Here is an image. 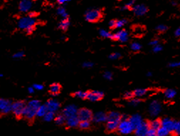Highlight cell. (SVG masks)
Returning <instances> with one entry per match:
<instances>
[{"instance_id": "obj_1", "label": "cell", "mask_w": 180, "mask_h": 136, "mask_svg": "<svg viewBox=\"0 0 180 136\" xmlns=\"http://www.w3.org/2000/svg\"><path fill=\"white\" fill-rule=\"evenodd\" d=\"M37 23L36 17H32L28 14L21 17L17 22V27L19 29L25 32L26 34H30L34 32L35 27Z\"/></svg>"}, {"instance_id": "obj_2", "label": "cell", "mask_w": 180, "mask_h": 136, "mask_svg": "<svg viewBox=\"0 0 180 136\" xmlns=\"http://www.w3.org/2000/svg\"><path fill=\"white\" fill-rule=\"evenodd\" d=\"M41 105V101L36 99L31 100L26 104L22 117L28 120H32L36 117V111Z\"/></svg>"}, {"instance_id": "obj_3", "label": "cell", "mask_w": 180, "mask_h": 136, "mask_svg": "<svg viewBox=\"0 0 180 136\" xmlns=\"http://www.w3.org/2000/svg\"><path fill=\"white\" fill-rule=\"evenodd\" d=\"M122 116L117 111H111L107 114L106 120V129L109 132L117 130L118 124Z\"/></svg>"}, {"instance_id": "obj_4", "label": "cell", "mask_w": 180, "mask_h": 136, "mask_svg": "<svg viewBox=\"0 0 180 136\" xmlns=\"http://www.w3.org/2000/svg\"><path fill=\"white\" fill-rule=\"evenodd\" d=\"M117 130L122 135H128L133 132L134 128L129 122V118L127 116L121 118V120H120L119 124H118Z\"/></svg>"}, {"instance_id": "obj_5", "label": "cell", "mask_w": 180, "mask_h": 136, "mask_svg": "<svg viewBox=\"0 0 180 136\" xmlns=\"http://www.w3.org/2000/svg\"><path fill=\"white\" fill-rule=\"evenodd\" d=\"M102 18V12L98 9H90L85 14V20L89 22H96Z\"/></svg>"}, {"instance_id": "obj_6", "label": "cell", "mask_w": 180, "mask_h": 136, "mask_svg": "<svg viewBox=\"0 0 180 136\" xmlns=\"http://www.w3.org/2000/svg\"><path fill=\"white\" fill-rule=\"evenodd\" d=\"M26 103L23 100H17L12 103V112L17 118L22 117L24 111Z\"/></svg>"}, {"instance_id": "obj_7", "label": "cell", "mask_w": 180, "mask_h": 136, "mask_svg": "<svg viewBox=\"0 0 180 136\" xmlns=\"http://www.w3.org/2000/svg\"><path fill=\"white\" fill-rule=\"evenodd\" d=\"M148 111L152 117H157L162 111V105L159 100H152L149 105Z\"/></svg>"}, {"instance_id": "obj_8", "label": "cell", "mask_w": 180, "mask_h": 136, "mask_svg": "<svg viewBox=\"0 0 180 136\" xmlns=\"http://www.w3.org/2000/svg\"><path fill=\"white\" fill-rule=\"evenodd\" d=\"M12 103L10 100L0 98V114L6 115L12 112Z\"/></svg>"}, {"instance_id": "obj_9", "label": "cell", "mask_w": 180, "mask_h": 136, "mask_svg": "<svg viewBox=\"0 0 180 136\" xmlns=\"http://www.w3.org/2000/svg\"><path fill=\"white\" fill-rule=\"evenodd\" d=\"M34 5L33 0H21L19 3V10L21 13L29 12Z\"/></svg>"}, {"instance_id": "obj_10", "label": "cell", "mask_w": 180, "mask_h": 136, "mask_svg": "<svg viewBox=\"0 0 180 136\" xmlns=\"http://www.w3.org/2000/svg\"><path fill=\"white\" fill-rule=\"evenodd\" d=\"M78 107L76 106V105L71 104L69 105V106H66L63 109L62 113L63 115L65 116L66 118L71 117V116H75L78 115Z\"/></svg>"}, {"instance_id": "obj_11", "label": "cell", "mask_w": 180, "mask_h": 136, "mask_svg": "<svg viewBox=\"0 0 180 136\" xmlns=\"http://www.w3.org/2000/svg\"><path fill=\"white\" fill-rule=\"evenodd\" d=\"M93 113L88 108H81L78 110V117L79 120H91L93 118Z\"/></svg>"}, {"instance_id": "obj_12", "label": "cell", "mask_w": 180, "mask_h": 136, "mask_svg": "<svg viewBox=\"0 0 180 136\" xmlns=\"http://www.w3.org/2000/svg\"><path fill=\"white\" fill-rule=\"evenodd\" d=\"M149 128H150V126H149V122H146L143 120V122H142L139 126L137 127L134 131H135V134L136 135L145 136L147 135V133H148Z\"/></svg>"}, {"instance_id": "obj_13", "label": "cell", "mask_w": 180, "mask_h": 136, "mask_svg": "<svg viewBox=\"0 0 180 136\" xmlns=\"http://www.w3.org/2000/svg\"><path fill=\"white\" fill-rule=\"evenodd\" d=\"M129 36L128 33L126 30H120L115 34H113V40H116L118 41H120L121 43H126L128 41Z\"/></svg>"}, {"instance_id": "obj_14", "label": "cell", "mask_w": 180, "mask_h": 136, "mask_svg": "<svg viewBox=\"0 0 180 136\" xmlns=\"http://www.w3.org/2000/svg\"><path fill=\"white\" fill-rule=\"evenodd\" d=\"M103 96H104V93L102 91H92L88 92L86 98L92 102H96L101 100L103 98Z\"/></svg>"}, {"instance_id": "obj_15", "label": "cell", "mask_w": 180, "mask_h": 136, "mask_svg": "<svg viewBox=\"0 0 180 136\" xmlns=\"http://www.w3.org/2000/svg\"><path fill=\"white\" fill-rule=\"evenodd\" d=\"M48 111L56 113L60 109L61 104L58 100L56 99H50L45 104Z\"/></svg>"}, {"instance_id": "obj_16", "label": "cell", "mask_w": 180, "mask_h": 136, "mask_svg": "<svg viewBox=\"0 0 180 136\" xmlns=\"http://www.w3.org/2000/svg\"><path fill=\"white\" fill-rule=\"evenodd\" d=\"M175 121L170 118H164L161 120V126L164 127L170 133H174Z\"/></svg>"}, {"instance_id": "obj_17", "label": "cell", "mask_w": 180, "mask_h": 136, "mask_svg": "<svg viewBox=\"0 0 180 136\" xmlns=\"http://www.w3.org/2000/svg\"><path fill=\"white\" fill-rule=\"evenodd\" d=\"M132 8L134 14L137 17L144 16L148 11V7L144 4H137V5H134Z\"/></svg>"}, {"instance_id": "obj_18", "label": "cell", "mask_w": 180, "mask_h": 136, "mask_svg": "<svg viewBox=\"0 0 180 136\" xmlns=\"http://www.w3.org/2000/svg\"><path fill=\"white\" fill-rule=\"evenodd\" d=\"M129 120L133 127L134 130H135V129L137 128V127L139 126L143 122V119H142V116L139 115V114H134V115H132L129 118Z\"/></svg>"}, {"instance_id": "obj_19", "label": "cell", "mask_w": 180, "mask_h": 136, "mask_svg": "<svg viewBox=\"0 0 180 136\" xmlns=\"http://www.w3.org/2000/svg\"><path fill=\"white\" fill-rule=\"evenodd\" d=\"M107 115L104 112L100 111L96 113L94 115H93L92 120L96 123H100L106 122L107 120Z\"/></svg>"}, {"instance_id": "obj_20", "label": "cell", "mask_w": 180, "mask_h": 136, "mask_svg": "<svg viewBox=\"0 0 180 136\" xmlns=\"http://www.w3.org/2000/svg\"><path fill=\"white\" fill-rule=\"evenodd\" d=\"M80 120L78 119V115L75 116H71V117L66 118V125L68 128H76V127H78V124Z\"/></svg>"}, {"instance_id": "obj_21", "label": "cell", "mask_w": 180, "mask_h": 136, "mask_svg": "<svg viewBox=\"0 0 180 136\" xmlns=\"http://www.w3.org/2000/svg\"><path fill=\"white\" fill-rule=\"evenodd\" d=\"M61 90V85L58 84L57 83H52V84L49 86V93H51V95L53 96H56L60 93Z\"/></svg>"}, {"instance_id": "obj_22", "label": "cell", "mask_w": 180, "mask_h": 136, "mask_svg": "<svg viewBox=\"0 0 180 136\" xmlns=\"http://www.w3.org/2000/svg\"><path fill=\"white\" fill-rule=\"evenodd\" d=\"M177 95V91L174 89H167L164 91V96L167 99L170 100L173 99Z\"/></svg>"}, {"instance_id": "obj_23", "label": "cell", "mask_w": 180, "mask_h": 136, "mask_svg": "<svg viewBox=\"0 0 180 136\" xmlns=\"http://www.w3.org/2000/svg\"><path fill=\"white\" fill-rule=\"evenodd\" d=\"M148 91L145 89H137L133 91L134 97L142 98L148 93Z\"/></svg>"}, {"instance_id": "obj_24", "label": "cell", "mask_w": 180, "mask_h": 136, "mask_svg": "<svg viewBox=\"0 0 180 136\" xmlns=\"http://www.w3.org/2000/svg\"><path fill=\"white\" fill-rule=\"evenodd\" d=\"M57 14L58 15L59 17H61L62 19H68L69 17V14H68L66 9L65 7H63V6H61L58 7L56 10Z\"/></svg>"}, {"instance_id": "obj_25", "label": "cell", "mask_w": 180, "mask_h": 136, "mask_svg": "<svg viewBox=\"0 0 180 136\" xmlns=\"http://www.w3.org/2000/svg\"><path fill=\"white\" fill-rule=\"evenodd\" d=\"M54 121L58 126H63L66 123V117L63 115V113L58 114L55 116Z\"/></svg>"}, {"instance_id": "obj_26", "label": "cell", "mask_w": 180, "mask_h": 136, "mask_svg": "<svg viewBox=\"0 0 180 136\" xmlns=\"http://www.w3.org/2000/svg\"><path fill=\"white\" fill-rule=\"evenodd\" d=\"M48 109L46 106V105H41L39 107V108L37 109L36 111V117L39 118H43L45 115V114L47 113Z\"/></svg>"}, {"instance_id": "obj_27", "label": "cell", "mask_w": 180, "mask_h": 136, "mask_svg": "<svg viewBox=\"0 0 180 136\" xmlns=\"http://www.w3.org/2000/svg\"><path fill=\"white\" fill-rule=\"evenodd\" d=\"M70 27V21L69 19H62L58 24V28L63 31L67 30Z\"/></svg>"}, {"instance_id": "obj_28", "label": "cell", "mask_w": 180, "mask_h": 136, "mask_svg": "<svg viewBox=\"0 0 180 136\" xmlns=\"http://www.w3.org/2000/svg\"><path fill=\"white\" fill-rule=\"evenodd\" d=\"M149 126H150V128L157 130L158 128L161 127V120L155 119L153 120H151L150 122H149Z\"/></svg>"}, {"instance_id": "obj_29", "label": "cell", "mask_w": 180, "mask_h": 136, "mask_svg": "<svg viewBox=\"0 0 180 136\" xmlns=\"http://www.w3.org/2000/svg\"><path fill=\"white\" fill-rule=\"evenodd\" d=\"M55 116H56V113L48 111L47 113H46L45 115L43 117V119L44 121L49 123V122L53 121V120H54Z\"/></svg>"}, {"instance_id": "obj_30", "label": "cell", "mask_w": 180, "mask_h": 136, "mask_svg": "<svg viewBox=\"0 0 180 136\" xmlns=\"http://www.w3.org/2000/svg\"><path fill=\"white\" fill-rule=\"evenodd\" d=\"M99 34L100 36L103 37V38L111 39H113V34H111V33L108 32V31L105 30V29H100L99 31Z\"/></svg>"}, {"instance_id": "obj_31", "label": "cell", "mask_w": 180, "mask_h": 136, "mask_svg": "<svg viewBox=\"0 0 180 136\" xmlns=\"http://www.w3.org/2000/svg\"><path fill=\"white\" fill-rule=\"evenodd\" d=\"M91 126V121L90 120H80L78 124V127L82 130L88 129Z\"/></svg>"}, {"instance_id": "obj_32", "label": "cell", "mask_w": 180, "mask_h": 136, "mask_svg": "<svg viewBox=\"0 0 180 136\" xmlns=\"http://www.w3.org/2000/svg\"><path fill=\"white\" fill-rule=\"evenodd\" d=\"M170 132L168 130H167L166 128H164V127L161 126L157 130V136H167L170 135Z\"/></svg>"}, {"instance_id": "obj_33", "label": "cell", "mask_w": 180, "mask_h": 136, "mask_svg": "<svg viewBox=\"0 0 180 136\" xmlns=\"http://www.w3.org/2000/svg\"><path fill=\"white\" fill-rule=\"evenodd\" d=\"M87 91H78L74 93V96L76 98H80V99H85L87 98Z\"/></svg>"}, {"instance_id": "obj_34", "label": "cell", "mask_w": 180, "mask_h": 136, "mask_svg": "<svg viewBox=\"0 0 180 136\" xmlns=\"http://www.w3.org/2000/svg\"><path fill=\"white\" fill-rule=\"evenodd\" d=\"M128 23V21L126 19H119V20H115V28H120L124 27L126 24Z\"/></svg>"}, {"instance_id": "obj_35", "label": "cell", "mask_w": 180, "mask_h": 136, "mask_svg": "<svg viewBox=\"0 0 180 136\" xmlns=\"http://www.w3.org/2000/svg\"><path fill=\"white\" fill-rule=\"evenodd\" d=\"M130 49H131L132 51H138L142 49V46H141V44H140V43H137V42H133V43H131Z\"/></svg>"}, {"instance_id": "obj_36", "label": "cell", "mask_w": 180, "mask_h": 136, "mask_svg": "<svg viewBox=\"0 0 180 136\" xmlns=\"http://www.w3.org/2000/svg\"><path fill=\"white\" fill-rule=\"evenodd\" d=\"M135 4V0H129L128 3H126L123 6H122L120 10H128L129 9L133 7Z\"/></svg>"}, {"instance_id": "obj_37", "label": "cell", "mask_w": 180, "mask_h": 136, "mask_svg": "<svg viewBox=\"0 0 180 136\" xmlns=\"http://www.w3.org/2000/svg\"><path fill=\"white\" fill-rule=\"evenodd\" d=\"M140 102H141V100H140L139 98H132L131 99H129V104L130 105L132 106H138L140 104Z\"/></svg>"}, {"instance_id": "obj_38", "label": "cell", "mask_w": 180, "mask_h": 136, "mask_svg": "<svg viewBox=\"0 0 180 136\" xmlns=\"http://www.w3.org/2000/svg\"><path fill=\"white\" fill-rule=\"evenodd\" d=\"M25 54L24 51H17L16 53L13 54V58L14 59H21L24 57Z\"/></svg>"}, {"instance_id": "obj_39", "label": "cell", "mask_w": 180, "mask_h": 136, "mask_svg": "<svg viewBox=\"0 0 180 136\" xmlns=\"http://www.w3.org/2000/svg\"><path fill=\"white\" fill-rule=\"evenodd\" d=\"M174 133L177 135H180V120L179 121H175Z\"/></svg>"}, {"instance_id": "obj_40", "label": "cell", "mask_w": 180, "mask_h": 136, "mask_svg": "<svg viewBox=\"0 0 180 136\" xmlns=\"http://www.w3.org/2000/svg\"><path fill=\"white\" fill-rule=\"evenodd\" d=\"M120 57H121V54L118 52H114V53L111 54L109 56V59H111V60H117V59H119Z\"/></svg>"}, {"instance_id": "obj_41", "label": "cell", "mask_w": 180, "mask_h": 136, "mask_svg": "<svg viewBox=\"0 0 180 136\" xmlns=\"http://www.w3.org/2000/svg\"><path fill=\"white\" fill-rule=\"evenodd\" d=\"M156 29L159 32H164L167 30V27L164 25H159L157 26V28H156Z\"/></svg>"}, {"instance_id": "obj_42", "label": "cell", "mask_w": 180, "mask_h": 136, "mask_svg": "<svg viewBox=\"0 0 180 136\" xmlns=\"http://www.w3.org/2000/svg\"><path fill=\"white\" fill-rule=\"evenodd\" d=\"M103 77L106 80H111L113 78V73L111 71H105L104 74H103Z\"/></svg>"}, {"instance_id": "obj_43", "label": "cell", "mask_w": 180, "mask_h": 136, "mask_svg": "<svg viewBox=\"0 0 180 136\" xmlns=\"http://www.w3.org/2000/svg\"><path fill=\"white\" fill-rule=\"evenodd\" d=\"M162 47L161 45H159V43L154 46L152 48V51L153 52H155V53H159V52L162 51Z\"/></svg>"}, {"instance_id": "obj_44", "label": "cell", "mask_w": 180, "mask_h": 136, "mask_svg": "<svg viewBox=\"0 0 180 136\" xmlns=\"http://www.w3.org/2000/svg\"><path fill=\"white\" fill-rule=\"evenodd\" d=\"M33 87L34 88L35 91H42V90L43 89V88H44V86L42 84H40V83H35V84L33 85Z\"/></svg>"}, {"instance_id": "obj_45", "label": "cell", "mask_w": 180, "mask_h": 136, "mask_svg": "<svg viewBox=\"0 0 180 136\" xmlns=\"http://www.w3.org/2000/svg\"><path fill=\"white\" fill-rule=\"evenodd\" d=\"M147 135L148 136H155L157 135V130H155V129L149 128V130L148 131V133H147Z\"/></svg>"}, {"instance_id": "obj_46", "label": "cell", "mask_w": 180, "mask_h": 136, "mask_svg": "<svg viewBox=\"0 0 180 136\" xmlns=\"http://www.w3.org/2000/svg\"><path fill=\"white\" fill-rule=\"evenodd\" d=\"M83 66L85 69H91L93 66V63L91 62V61H85L83 63Z\"/></svg>"}, {"instance_id": "obj_47", "label": "cell", "mask_w": 180, "mask_h": 136, "mask_svg": "<svg viewBox=\"0 0 180 136\" xmlns=\"http://www.w3.org/2000/svg\"><path fill=\"white\" fill-rule=\"evenodd\" d=\"M134 96H133V92H131V91H128L126 92V93H125L124 94V98H126V99H131L132 98H133Z\"/></svg>"}, {"instance_id": "obj_48", "label": "cell", "mask_w": 180, "mask_h": 136, "mask_svg": "<svg viewBox=\"0 0 180 136\" xmlns=\"http://www.w3.org/2000/svg\"><path fill=\"white\" fill-rule=\"evenodd\" d=\"M169 67L171 68H177L180 67V61H176V62H172L169 64Z\"/></svg>"}, {"instance_id": "obj_49", "label": "cell", "mask_w": 180, "mask_h": 136, "mask_svg": "<svg viewBox=\"0 0 180 136\" xmlns=\"http://www.w3.org/2000/svg\"><path fill=\"white\" fill-rule=\"evenodd\" d=\"M158 43H159V41H158L157 39H154V40L150 41V45L152 46V47H154V46L158 44Z\"/></svg>"}, {"instance_id": "obj_50", "label": "cell", "mask_w": 180, "mask_h": 136, "mask_svg": "<svg viewBox=\"0 0 180 136\" xmlns=\"http://www.w3.org/2000/svg\"><path fill=\"white\" fill-rule=\"evenodd\" d=\"M115 20H111L109 21V27L113 28H115Z\"/></svg>"}, {"instance_id": "obj_51", "label": "cell", "mask_w": 180, "mask_h": 136, "mask_svg": "<svg viewBox=\"0 0 180 136\" xmlns=\"http://www.w3.org/2000/svg\"><path fill=\"white\" fill-rule=\"evenodd\" d=\"M27 91H28V93H29V94H33V93H34L35 89H34V88L33 87V86H31V87H28V88Z\"/></svg>"}, {"instance_id": "obj_52", "label": "cell", "mask_w": 180, "mask_h": 136, "mask_svg": "<svg viewBox=\"0 0 180 136\" xmlns=\"http://www.w3.org/2000/svg\"><path fill=\"white\" fill-rule=\"evenodd\" d=\"M56 1L59 4H64L66 3H67V2H70L71 0H56Z\"/></svg>"}, {"instance_id": "obj_53", "label": "cell", "mask_w": 180, "mask_h": 136, "mask_svg": "<svg viewBox=\"0 0 180 136\" xmlns=\"http://www.w3.org/2000/svg\"><path fill=\"white\" fill-rule=\"evenodd\" d=\"M174 35L177 37H180V27L177 28L174 32Z\"/></svg>"}, {"instance_id": "obj_54", "label": "cell", "mask_w": 180, "mask_h": 136, "mask_svg": "<svg viewBox=\"0 0 180 136\" xmlns=\"http://www.w3.org/2000/svg\"><path fill=\"white\" fill-rule=\"evenodd\" d=\"M172 5H174V6H177V3L176 2H174V1H173L172 2Z\"/></svg>"}, {"instance_id": "obj_55", "label": "cell", "mask_w": 180, "mask_h": 136, "mask_svg": "<svg viewBox=\"0 0 180 136\" xmlns=\"http://www.w3.org/2000/svg\"><path fill=\"white\" fill-rule=\"evenodd\" d=\"M152 73H151V72H148V74H147V76H152Z\"/></svg>"}, {"instance_id": "obj_56", "label": "cell", "mask_w": 180, "mask_h": 136, "mask_svg": "<svg viewBox=\"0 0 180 136\" xmlns=\"http://www.w3.org/2000/svg\"><path fill=\"white\" fill-rule=\"evenodd\" d=\"M2 76H3V74H1V73H0V78H2Z\"/></svg>"}, {"instance_id": "obj_57", "label": "cell", "mask_w": 180, "mask_h": 136, "mask_svg": "<svg viewBox=\"0 0 180 136\" xmlns=\"http://www.w3.org/2000/svg\"></svg>"}]
</instances>
